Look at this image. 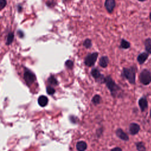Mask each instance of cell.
<instances>
[{"label": "cell", "instance_id": "15", "mask_svg": "<svg viewBox=\"0 0 151 151\" xmlns=\"http://www.w3.org/2000/svg\"><path fill=\"white\" fill-rule=\"evenodd\" d=\"M76 149L79 151H83L87 149V143L84 141H79L76 144Z\"/></svg>", "mask_w": 151, "mask_h": 151}, {"label": "cell", "instance_id": "13", "mask_svg": "<svg viewBox=\"0 0 151 151\" xmlns=\"http://www.w3.org/2000/svg\"><path fill=\"white\" fill-rule=\"evenodd\" d=\"M38 103L41 107L45 106L48 103V99L45 96H41L38 99Z\"/></svg>", "mask_w": 151, "mask_h": 151}, {"label": "cell", "instance_id": "11", "mask_svg": "<svg viewBox=\"0 0 151 151\" xmlns=\"http://www.w3.org/2000/svg\"><path fill=\"white\" fill-rule=\"evenodd\" d=\"M149 54L148 52H142L141 53H140L137 57V61L138 62V63L140 65H142L143 64H144L145 63V61L147 60L148 57H149Z\"/></svg>", "mask_w": 151, "mask_h": 151}, {"label": "cell", "instance_id": "5", "mask_svg": "<svg viewBox=\"0 0 151 151\" xmlns=\"http://www.w3.org/2000/svg\"><path fill=\"white\" fill-rule=\"evenodd\" d=\"M98 52H93L88 54L84 60L85 64L88 67H91L94 65L98 57Z\"/></svg>", "mask_w": 151, "mask_h": 151}, {"label": "cell", "instance_id": "6", "mask_svg": "<svg viewBox=\"0 0 151 151\" xmlns=\"http://www.w3.org/2000/svg\"><path fill=\"white\" fill-rule=\"evenodd\" d=\"M91 74L97 81H99L101 83H104L105 77L103 76V75H102L100 73V71L97 68L92 69L91 71Z\"/></svg>", "mask_w": 151, "mask_h": 151}, {"label": "cell", "instance_id": "23", "mask_svg": "<svg viewBox=\"0 0 151 151\" xmlns=\"http://www.w3.org/2000/svg\"><path fill=\"white\" fill-rule=\"evenodd\" d=\"M55 90L54 88H52V87L50 86H48L47 87V93L49 94V95H52L54 94L55 93Z\"/></svg>", "mask_w": 151, "mask_h": 151}, {"label": "cell", "instance_id": "22", "mask_svg": "<svg viewBox=\"0 0 151 151\" xmlns=\"http://www.w3.org/2000/svg\"><path fill=\"white\" fill-rule=\"evenodd\" d=\"M65 66H66L68 68L71 69V68H73V65H74V63H73V62L71 60H67V61H65Z\"/></svg>", "mask_w": 151, "mask_h": 151}, {"label": "cell", "instance_id": "20", "mask_svg": "<svg viewBox=\"0 0 151 151\" xmlns=\"http://www.w3.org/2000/svg\"><path fill=\"white\" fill-rule=\"evenodd\" d=\"M100 101H101V97L98 94H96L95 95L93 99H92V102L95 105H97L98 104H99L100 103Z\"/></svg>", "mask_w": 151, "mask_h": 151}, {"label": "cell", "instance_id": "7", "mask_svg": "<svg viewBox=\"0 0 151 151\" xmlns=\"http://www.w3.org/2000/svg\"><path fill=\"white\" fill-rule=\"evenodd\" d=\"M140 130V126L136 123H131L129 125V132L131 135H136L139 133Z\"/></svg>", "mask_w": 151, "mask_h": 151}, {"label": "cell", "instance_id": "8", "mask_svg": "<svg viewBox=\"0 0 151 151\" xmlns=\"http://www.w3.org/2000/svg\"><path fill=\"white\" fill-rule=\"evenodd\" d=\"M116 6L115 0H105L104 7L107 11L111 14L113 12Z\"/></svg>", "mask_w": 151, "mask_h": 151}, {"label": "cell", "instance_id": "28", "mask_svg": "<svg viewBox=\"0 0 151 151\" xmlns=\"http://www.w3.org/2000/svg\"><path fill=\"white\" fill-rule=\"evenodd\" d=\"M149 19H150V22H151V11H150V13H149Z\"/></svg>", "mask_w": 151, "mask_h": 151}, {"label": "cell", "instance_id": "29", "mask_svg": "<svg viewBox=\"0 0 151 151\" xmlns=\"http://www.w3.org/2000/svg\"><path fill=\"white\" fill-rule=\"evenodd\" d=\"M137 1L139 2H145V1H146L147 0H137Z\"/></svg>", "mask_w": 151, "mask_h": 151}, {"label": "cell", "instance_id": "14", "mask_svg": "<svg viewBox=\"0 0 151 151\" xmlns=\"http://www.w3.org/2000/svg\"><path fill=\"white\" fill-rule=\"evenodd\" d=\"M109 58L107 56H102L99 60V65L103 68H105L109 64Z\"/></svg>", "mask_w": 151, "mask_h": 151}, {"label": "cell", "instance_id": "30", "mask_svg": "<svg viewBox=\"0 0 151 151\" xmlns=\"http://www.w3.org/2000/svg\"><path fill=\"white\" fill-rule=\"evenodd\" d=\"M150 117L151 118V109H150Z\"/></svg>", "mask_w": 151, "mask_h": 151}, {"label": "cell", "instance_id": "25", "mask_svg": "<svg viewBox=\"0 0 151 151\" xmlns=\"http://www.w3.org/2000/svg\"><path fill=\"white\" fill-rule=\"evenodd\" d=\"M18 36H19L20 38H23L24 36V32H23L21 30H19V31H18Z\"/></svg>", "mask_w": 151, "mask_h": 151}, {"label": "cell", "instance_id": "1", "mask_svg": "<svg viewBox=\"0 0 151 151\" xmlns=\"http://www.w3.org/2000/svg\"><path fill=\"white\" fill-rule=\"evenodd\" d=\"M137 68L135 65L130 66L129 68H123L122 70V76L124 77L131 84L136 83V74Z\"/></svg>", "mask_w": 151, "mask_h": 151}, {"label": "cell", "instance_id": "4", "mask_svg": "<svg viewBox=\"0 0 151 151\" xmlns=\"http://www.w3.org/2000/svg\"><path fill=\"white\" fill-rule=\"evenodd\" d=\"M24 79L28 86H30L36 80L34 73L29 70H26L24 73Z\"/></svg>", "mask_w": 151, "mask_h": 151}, {"label": "cell", "instance_id": "24", "mask_svg": "<svg viewBox=\"0 0 151 151\" xmlns=\"http://www.w3.org/2000/svg\"><path fill=\"white\" fill-rule=\"evenodd\" d=\"M7 5L6 0H0V7L1 10H2Z\"/></svg>", "mask_w": 151, "mask_h": 151}, {"label": "cell", "instance_id": "12", "mask_svg": "<svg viewBox=\"0 0 151 151\" xmlns=\"http://www.w3.org/2000/svg\"><path fill=\"white\" fill-rule=\"evenodd\" d=\"M143 44L145 45V51L149 54H151V38L149 37L146 38Z\"/></svg>", "mask_w": 151, "mask_h": 151}, {"label": "cell", "instance_id": "27", "mask_svg": "<svg viewBox=\"0 0 151 151\" xmlns=\"http://www.w3.org/2000/svg\"><path fill=\"white\" fill-rule=\"evenodd\" d=\"M122 150V149L120 148V147H114L113 149H111V150Z\"/></svg>", "mask_w": 151, "mask_h": 151}, {"label": "cell", "instance_id": "16", "mask_svg": "<svg viewBox=\"0 0 151 151\" xmlns=\"http://www.w3.org/2000/svg\"><path fill=\"white\" fill-rule=\"evenodd\" d=\"M135 146H136V149L139 151H146V150L145 145L142 141L136 142Z\"/></svg>", "mask_w": 151, "mask_h": 151}, {"label": "cell", "instance_id": "3", "mask_svg": "<svg viewBox=\"0 0 151 151\" xmlns=\"http://www.w3.org/2000/svg\"><path fill=\"white\" fill-rule=\"evenodd\" d=\"M139 78L142 84L144 86L150 84L151 83V72L147 68L142 70L139 74Z\"/></svg>", "mask_w": 151, "mask_h": 151}, {"label": "cell", "instance_id": "2", "mask_svg": "<svg viewBox=\"0 0 151 151\" xmlns=\"http://www.w3.org/2000/svg\"><path fill=\"white\" fill-rule=\"evenodd\" d=\"M104 83L106 84L107 87L110 90L112 96L115 97L117 94L118 91L121 90V88L114 82V81L110 76L105 77Z\"/></svg>", "mask_w": 151, "mask_h": 151}, {"label": "cell", "instance_id": "18", "mask_svg": "<svg viewBox=\"0 0 151 151\" xmlns=\"http://www.w3.org/2000/svg\"><path fill=\"white\" fill-rule=\"evenodd\" d=\"M14 38V34L12 32H10L8 33V36H7V38H6V45H9L11 44Z\"/></svg>", "mask_w": 151, "mask_h": 151}, {"label": "cell", "instance_id": "9", "mask_svg": "<svg viewBox=\"0 0 151 151\" xmlns=\"http://www.w3.org/2000/svg\"><path fill=\"white\" fill-rule=\"evenodd\" d=\"M138 104L142 112L145 111L148 107V101L146 97H140L138 100Z\"/></svg>", "mask_w": 151, "mask_h": 151}, {"label": "cell", "instance_id": "10", "mask_svg": "<svg viewBox=\"0 0 151 151\" xmlns=\"http://www.w3.org/2000/svg\"><path fill=\"white\" fill-rule=\"evenodd\" d=\"M116 136L119 138L121 140H123V141H125V142H127L129 140V136L127 135V134H126L122 129L120 128H119L116 130Z\"/></svg>", "mask_w": 151, "mask_h": 151}, {"label": "cell", "instance_id": "21", "mask_svg": "<svg viewBox=\"0 0 151 151\" xmlns=\"http://www.w3.org/2000/svg\"><path fill=\"white\" fill-rule=\"evenodd\" d=\"M83 45L86 48H89L91 47L92 45V43H91V40L87 38L86 40H85V41L83 42Z\"/></svg>", "mask_w": 151, "mask_h": 151}, {"label": "cell", "instance_id": "19", "mask_svg": "<svg viewBox=\"0 0 151 151\" xmlns=\"http://www.w3.org/2000/svg\"><path fill=\"white\" fill-rule=\"evenodd\" d=\"M48 82L51 84V85H54V86H57L58 85V81L57 80V79L54 77V76H50V77L48 78Z\"/></svg>", "mask_w": 151, "mask_h": 151}, {"label": "cell", "instance_id": "17", "mask_svg": "<svg viewBox=\"0 0 151 151\" xmlns=\"http://www.w3.org/2000/svg\"><path fill=\"white\" fill-rule=\"evenodd\" d=\"M120 47L122 49H128L130 47V43L125 39H122Z\"/></svg>", "mask_w": 151, "mask_h": 151}, {"label": "cell", "instance_id": "26", "mask_svg": "<svg viewBox=\"0 0 151 151\" xmlns=\"http://www.w3.org/2000/svg\"><path fill=\"white\" fill-rule=\"evenodd\" d=\"M17 9H18V11L19 12H21L22 10V6L20 4H18L17 5Z\"/></svg>", "mask_w": 151, "mask_h": 151}]
</instances>
